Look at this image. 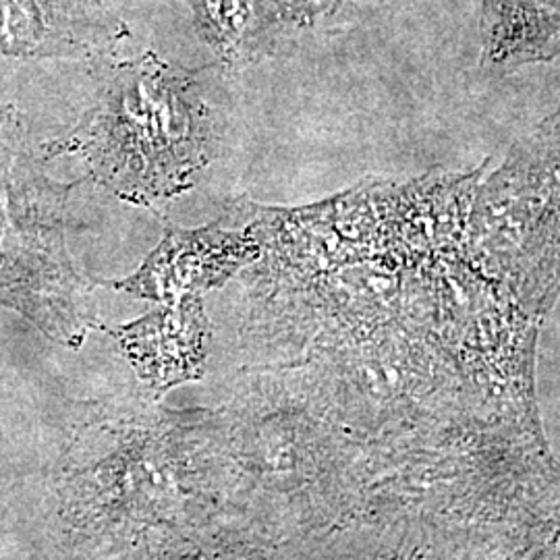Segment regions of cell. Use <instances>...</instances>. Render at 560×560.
Listing matches in <instances>:
<instances>
[{
  "label": "cell",
  "mask_w": 560,
  "mask_h": 560,
  "mask_svg": "<svg viewBox=\"0 0 560 560\" xmlns=\"http://www.w3.org/2000/svg\"><path fill=\"white\" fill-rule=\"evenodd\" d=\"M96 94L48 159L73 154L110 194L152 208L189 191L219 156L221 136L201 94L200 75L154 52L94 62Z\"/></svg>",
  "instance_id": "1"
},
{
  "label": "cell",
  "mask_w": 560,
  "mask_h": 560,
  "mask_svg": "<svg viewBox=\"0 0 560 560\" xmlns=\"http://www.w3.org/2000/svg\"><path fill=\"white\" fill-rule=\"evenodd\" d=\"M75 185L44 175L20 117L0 108V303L69 347L101 328L98 282L81 275L65 240L67 198Z\"/></svg>",
  "instance_id": "2"
},
{
  "label": "cell",
  "mask_w": 560,
  "mask_h": 560,
  "mask_svg": "<svg viewBox=\"0 0 560 560\" xmlns=\"http://www.w3.org/2000/svg\"><path fill=\"white\" fill-rule=\"evenodd\" d=\"M162 229L159 247L131 277L98 284L140 300L171 303L222 287L260 258V243L229 229L224 219L191 231L162 221Z\"/></svg>",
  "instance_id": "3"
},
{
  "label": "cell",
  "mask_w": 560,
  "mask_h": 560,
  "mask_svg": "<svg viewBox=\"0 0 560 560\" xmlns=\"http://www.w3.org/2000/svg\"><path fill=\"white\" fill-rule=\"evenodd\" d=\"M129 27L102 0H0V55L113 59Z\"/></svg>",
  "instance_id": "4"
},
{
  "label": "cell",
  "mask_w": 560,
  "mask_h": 560,
  "mask_svg": "<svg viewBox=\"0 0 560 560\" xmlns=\"http://www.w3.org/2000/svg\"><path fill=\"white\" fill-rule=\"evenodd\" d=\"M101 328L119 342L122 355L156 397L206 374L210 324L201 295L159 303L154 312L136 322Z\"/></svg>",
  "instance_id": "5"
},
{
  "label": "cell",
  "mask_w": 560,
  "mask_h": 560,
  "mask_svg": "<svg viewBox=\"0 0 560 560\" xmlns=\"http://www.w3.org/2000/svg\"><path fill=\"white\" fill-rule=\"evenodd\" d=\"M201 42L229 71L270 57L280 30L266 0H187Z\"/></svg>",
  "instance_id": "6"
},
{
  "label": "cell",
  "mask_w": 560,
  "mask_h": 560,
  "mask_svg": "<svg viewBox=\"0 0 560 560\" xmlns=\"http://www.w3.org/2000/svg\"><path fill=\"white\" fill-rule=\"evenodd\" d=\"M280 30L284 27H307L322 18L337 13L349 0H266Z\"/></svg>",
  "instance_id": "7"
}]
</instances>
